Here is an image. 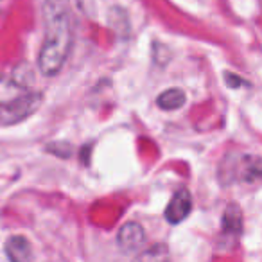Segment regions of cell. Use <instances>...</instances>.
<instances>
[{
	"instance_id": "obj_3",
	"label": "cell",
	"mask_w": 262,
	"mask_h": 262,
	"mask_svg": "<svg viewBox=\"0 0 262 262\" xmlns=\"http://www.w3.org/2000/svg\"><path fill=\"white\" fill-rule=\"evenodd\" d=\"M190 210H192V198H190L189 190L180 189L165 208V219L171 225H178L183 219L189 217Z\"/></svg>"
},
{
	"instance_id": "obj_8",
	"label": "cell",
	"mask_w": 262,
	"mask_h": 262,
	"mask_svg": "<svg viewBox=\"0 0 262 262\" xmlns=\"http://www.w3.org/2000/svg\"><path fill=\"white\" fill-rule=\"evenodd\" d=\"M133 262H169V250L165 244H155L149 250L142 251Z\"/></svg>"
},
{
	"instance_id": "obj_9",
	"label": "cell",
	"mask_w": 262,
	"mask_h": 262,
	"mask_svg": "<svg viewBox=\"0 0 262 262\" xmlns=\"http://www.w3.org/2000/svg\"><path fill=\"white\" fill-rule=\"evenodd\" d=\"M226 83L230 84V86H239L243 81L239 79V76H232V74H226Z\"/></svg>"
},
{
	"instance_id": "obj_2",
	"label": "cell",
	"mask_w": 262,
	"mask_h": 262,
	"mask_svg": "<svg viewBox=\"0 0 262 262\" xmlns=\"http://www.w3.org/2000/svg\"><path fill=\"white\" fill-rule=\"evenodd\" d=\"M43 95L38 92L22 90L18 94L0 95V126H13L27 117H31L40 108Z\"/></svg>"
},
{
	"instance_id": "obj_1",
	"label": "cell",
	"mask_w": 262,
	"mask_h": 262,
	"mask_svg": "<svg viewBox=\"0 0 262 262\" xmlns=\"http://www.w3.org/2000/svg\"><path fill=\"white\" fill-rule=\"evenodd\" d=\"M45 38L38 56L40 72L52 77L61 72L72 49V22L61 0H45L43 4Z\"/></svg>"
},
{
	"instance_id": "obj_4",
	"label": "cell",
	"mask_w": 262,
	"mask_h": 262,
	"mask_svg": "<svg viewBox=\"0 0 262 262\" xmlns=\"http://www.w3.org/2000/svg\"><path fill=\"white\" fill-rule=\"evenodd\" d=\"M144 239H146V233H144V228L139 223H126L117 235V243L126 253L139 250L144 244Z\"/></svg>"
},
{
	"instance_id": "obj_7",
	"label": "cell",
	"mask_w": 262,
	"mask_h": 262,
	"mask_svg": "<svg viewBox=\"0 0 262 262\" xmlns=\"http://www.w3.org/2000/svg\"><path fill=\"white\" fill-rule=\"evenodd\" d=\"M187 95L183 90L180 88H169V90L162 92L157 99V104L160 106L162 110H167V112H172V110H178L185 104Z\"/></svg>"
},
{
	"instance_id": "obj_5",
	"label": "cell",
	"mask_w": 262,
	"mask_h": 262,
	"mask_svg": "<svg viewBox=\"0 0 262 262\" xmlns=\"http://www.w3.org/2000/svg\"><path fill=\"white\" fill-rule=\"evenodd\" d=\"M4 251L9 262H33L34 253L31 243L24 235H11L6 241Z\"/></svg>"
},
{
	"instance_id": "obj_6",
	"label": "cell",
	"mask_w": 262,
	"mask_h": 262,
	"mask_svg": "<svg viewBox=\"0 0 262 262\" xmlns=\"http://www.w3.org/2000/svg\"><path fill=\"white\" fill-rule=\"evenodd\" d=\"M241 230H243V212L237 205H228L223 214V233L239 235Z\"/></svg>"
}]
</instances>
